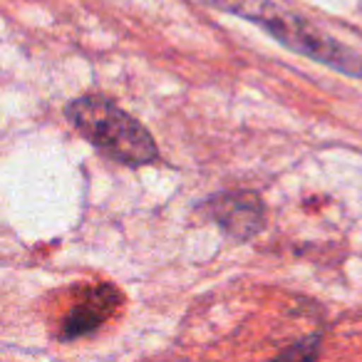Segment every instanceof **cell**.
<instances>
[{"mask_svg": "<svg viewBox=\"0 0 362 362\" xmlns=\"http://www.w3.org/2000/svg\"><path fill=\"white\" fill-rule=\"evenodd\" d=\"M209 3L221 8V11L233 13V16L258 23L263 30H268L276 40H281L288 50L322 62V65L332 67L347 77L362 80V55L352 52L342 42L332 40L327 33L308 23L303 16H296V13L276 6L271 0H209Z\"/></svg>", "mask_w": 362, "mask_h": 362, "instance_id": "obj_1", "label": "cell"}, {"mask_svg": "<svg viewBox=\"0 0 362 362\" xmlns=\"http://www.w3.org/2000/svg\"><path fill=\"white\" fill-rule=\"evenodd\" d=\"M65 117L87 141L119 164L141 166L159 159V149L149 132L110 97H77L67 105Z\"/></svg>", "mask_w": 362, "mask_h": 362, "instance_id": "obj_2", "label": "cell"}, {"mask_svg": "<svg viewBox=\"0 0 362 362\" xmlns=\"http://www.w3.org/2000/svg\"><path fill=\"white\" fill-rule=\"evenodd\" d=\"M315 352H317V342L310 340V342H298L291 350H283L281 357H313Z\"/></svg>", "mask_w": 362, "mask_h": 362, "instance_id": "obj_5", "label": "cell"}, {"mask_svg": "<svg viewBox=\"0 0 362 362\" xmlns=\"http://www.w3.org/2000/svg\"><path fill=\"white\" fill-rule=\"evenodd\" d=\"M209 214L228 236L238 238V241L253 238L263 228V221H266L263 202L251 192L221 194V197L211 199Z\"/></svg>", "mask_w": 362, "mask_h": 362, "instance_id": "obj_3", "label": "cell"}, {"mask_svg": "<svg viewBox=\"0 0 362 362\" xmlns=\"http://www.w3.org/2000/svg\"><path fill=\"white\" fill-rule=\"evenodd\" d=\"M117 305H119V293H117V288L107 286V283L87 288V291L82 293L80 303H77L65 315V320H62V337L72 340V337L90 335L92 330H97V327L115 313Z\"/></svg>", "mask_w": 362, "mask_h": 362, "instance_id": "obj_4", "label": "cell"}]
</instances>
